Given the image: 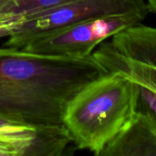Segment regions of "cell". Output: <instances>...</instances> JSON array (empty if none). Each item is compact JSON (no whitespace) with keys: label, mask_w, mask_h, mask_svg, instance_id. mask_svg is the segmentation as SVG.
<instances>
[{"label":"cell","mask_w":156,"mask_h":156,"mask_svg":"<svg viewBox=\"0 0 156 156\" xmlns=\"http://www.w3.org/2000/svg\"><path fill=\"white\" fill-rule=\"evenodd\" d=\"M105 74L92 55L66 58L0 48V116L36 128L65 127L69 101Z\"/></svg>","instance_id":"1"},{"label":"cell","mask_w":156,"mask_h":156,"mask_svg":"<svg viewBox=\"0 0 156 156\" xmlns=\"http://www.w3.org/2000/svg\"><path fill=\"white\" fill-rule=\"evenodd\" d=\"M137 84L119 73H107L81 89L68 103L63 123L72 143L95 155L135 113Z\"/></svg>","instance_id":"2"},{"label":"cell","mask_w":156,"mask_h":156,"mask_svg":"<svg viewBox=\"0 0 156 156\" xmlns=\"http://www.w3.org/2000/svg\"><path fill=\"white\" fill-rule=\"evenodd\" d=\"M92 57L107 73H119L156 94V27L132 26L105 40Z\"/></svg>","instance_id":"3"},{"label":"cell","mask_w":156,"mask_h":156,"mask_svg":"<svg viewBox=\"0 0 156 156\" xmlns=\"http://www.w3.org/2000/svg\"><path fill=\"white\" fill-rule=\"evenodd\" d=\"M150 12L145 0H71L27 16L26 22L8 37L5 46L22 49L37 37L67 26L124 15L147 16Z\"/></svg>","instance_id":"4"},{"label":"cell","mask_w":156,"mask_h":156,"mask_svg":"<svg viewBox=\"0 0 156 156\" xmlns=\"http://www.w3.org/2000/svg\"><path fill=\"white\" fill-rule=\"evenodd\" d=\"M146 16L137 14L95 18L45 33L22 49L40 55L85 58L105 40L137 24Z\"/></svg>","instance_id":"5"},{"label":"cell","mask_w":156,"mask_h":156,"mask_svg":"<svg viewBox=\"0 0 156 156\" xmlns=\"http://www.w3.org/2000/svg\"><path fill=\"white\" fill-rule=\"evenodd\" d=\"M98 156H156V128L145 115L135 112Z\"/></svg>","instance_id":"6"},{"label":"cell","mask_w":156,"mask_h":156,"mask_svg":"<svg viewBox=\"0 0 156 156\" xmlns=\"http://www.w3.org/2000/svg\"><path fill=\"white\" fill-rule=\"evenodd\" d=\"M71 0H0V15L31 16Z\"/></svg>","instance_id":"7"},{"label":"cell","mask_w":156,"mask_h":156,"mask_svg":"<svg viewBox=\"0 0 156 156\" xmlns=\"http://www.w3.org/2000/svg\"><path fill=\"white\" fill-rule=\"evenodd\" d=\"M135 112L145 115L156 128V94L139 84H137Z\"/></svg>","instance_id":"8"},{"label":"cell","mask_w":156,"mask_h":156,"mask_svg":"<svg viewBox=\"0 0 156 156\" xmlns=\"http://www.w3.org/2000/svg\"><path fill=\"white\" fill-rule=\"evenodd\" d=\"M27 20L26 16L6 14L0 15V37H9Z\"/></svg>","instance_id":"9"},{"label":"cell","mask_w":156,"mask_h":156,"mask_svg":"<svg viewBox=\"0 0 156 156\" xmlns=\"http://www.w3.org/2000/svg\"><path fill=\"white\" fill-rule=\"evenodd\" d=\"M151 12L156 13V0H145Z\"/></svg>","instance_id":"10"}]
</instances>
